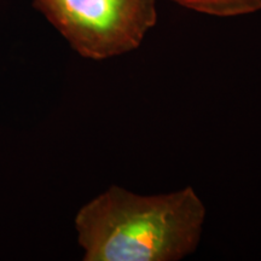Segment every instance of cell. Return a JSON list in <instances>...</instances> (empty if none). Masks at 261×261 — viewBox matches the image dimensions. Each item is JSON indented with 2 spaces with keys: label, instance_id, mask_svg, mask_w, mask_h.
I'll return each mask as SVG.
<instances>
[{
  "label": "cell",
  "instance_id": "3957f363",
  "mask_svg": "<svg viewBox=\"0 0 261 261\" xmlns=\"http://www.w3.org/2000/svg\"><path fill=\"white\" fill-rule=\"evenodd\" d=\"M191 11L215 17H236L261 10V0H172Z\"/></svg>",
  "mask_w": 261,
  "mask_h": 261
},
{
  "label": "cell",
  "instance_id": "6da1fadb",
  "mask_svg": "<svg viewBox=\"0 0 261 261\" xmlns=\"http://www.w3.org/2000/svg\"><path fill=\"white\" fill-rule=\"evenodd\" d=\"M207 210L191 187L161 195L108 188L75 217L85 261H179L197 249Z\"/></svg>",
  "mask_w": 261,
  "mask_h": 261
},
{
  "label": "cell",
  "instance_id": "7a4b0ae2",
  "mask_svg": "<svg viewBox=\"0 0 261 261\" xmlns=\"http://www.w3.org/2000/svg\"><path fill=\"white\" fill-rule=\"evenodd\" d=\"M80 56L93 61L129 54L158 23V0H34Z\"/></svg>",
  "mask_w": 261,
  "mask_h": 261
}]
</instances>
